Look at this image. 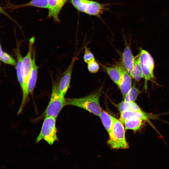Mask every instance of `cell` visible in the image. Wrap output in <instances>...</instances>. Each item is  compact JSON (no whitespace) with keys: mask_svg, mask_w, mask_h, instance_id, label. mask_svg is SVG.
Segmentation results:
<instances>
[{"mask_svg":"<svg viewBox=\"0 0 169 169\" xmlns=\"http://www.w3.org/2000/svg\"><path fill=\"white\" fill-rule=\"evenodd\" d=\"M0 13H2L4 14H5V15H6L7 16H8V17H9V16L3 10L2 7L0 6Z\"/></svg>","mask_w":169,"mask_h":169,"instance_id":"cb8c5ba5","label":"cell"},{"mask_svg":"<svg viewBox=\"0 0 169 169\" xmlns=\"http://www.w3.org/2000/svg\"><path fill=\"white\" fill-rule=\"evenodd\" d=\"M103 125L108 134L110 132L113 123V117L106 112L102 110L99 116Z\"/></svg>","mask_w":169,"mask_h":169,"instance_id":"e0dca14e","label":"cell"},{"mask_svg":"<svg viewBox=\"0 0 169 169\" xmlns=\"http://www.w3.org/2000/svg\"><path fill=\"white\" fill-rule=\"evenodd\" d=\"M116 105L120 113L128 110L137 111H142L135 102H126L123 101Z\"/></svg>","mask_w":169,"mask_h":169,"instance_id":"2e32d148","label":"cell"},{"mask_svg":"<svg viewBox=\"0 0 169 169\" xmlns=\"http://www.w3.org/2000/svg\"><path fill=\"white\" fill-rule=\"evenodd\" d=\"M34 37L31 38L29 40L28 49L26 55L22 61V71L23 84L21 88L22 91V99L19 110H22L28 99L29 93L28 91V85L29 76L30 73L33 62V45L34 42Z\"/></svg>","mask_w":169,"mask_h":169,"instance_id":"7a4b0ae2","label":"cell"},{"mask_svg":"<svg viewBox=\"0 0 169 169\" xmlns=\"http://www.w3.org/2000/svg\"><path fill=\"white\" fill-rule=\"evenodd\" d=\"M159 115H153L141 111H125L120 113L119 120L123 123L125 121L134 119H141L150 123V119H157Z\"/></svg>","mask_w":169,"mask_h":169,"instance_id":"ba28073f","label":"cell"},{"mask_svg":"<svg viewBox=\"0 0 169 169\" xmlns=\"http://www.w3.org/2000/svg\"><path fill=\"white\" fill-rule=\"evenodd\" d=\"M56 121V118L54 117H45L40 131L36 138L37 143L44 140L49 144L52 145L58 140Z\"/></svg>","mask_w":169,"mask_h":169,"instance_id":"8992f818","label":"cell"},{"mask_svg":"<svg viewBox=\"0 0 169 169\" xmlns=\"http://www.w3.org/2000/svg\"><path fill=\"white\" fill-rule=\"evenodd\" d=\"M143 121V120L141 119H134L125 120L123 123L126 130L137 131L141 127Z\"/></svg>","mask_w":169,"mask_h":169,"instance_id":"d6986e66","label":"cell"},{"mask_svg":"<svg viewBox=\"0 0 169 169\" xmlns=\"http://www.w3.org/2000/svg\"><path fill=\"white\" fill-rule=\"evenodd\" d=\"M68 0H48V18H53L55 23H59V13Z\"/></svg>","mask_w":169,"mask_h":169,"instance_id":"30bf717a","label":"cell"},{"mask_svg":"<svg viewBox=\"0 0 169 169\" xmlns=\"http://www.w3.org/2000/svg\"><path fill=\"white\" fill-rule=\"evenodd\" d=\"M140 92V91L136 87L134 84L130 90L124 97L123 101L126 102H135Z\"/></svg>","mask_w":169,"mask_h":169,"instance_id":"ffe728a7","label":"cell"},{"mask_svg":"<svg viewBox=\"0 0 169 169\" xmlns=\"http://www.w3.org/2000/svg\"><path fill=\"white\" fill-rule=\"evenodd\" d=\"M76 58L74 56L71 61L63 75L58 85L59 90L62 96L64 97L70 85L72 69Z\"/></svg>","mask_w":169,"mask_h":169,"instance_id":"9c48e42d","label":"cell"},{"mask_svg":"<svg viewBox=\"0 0 169 169\" xmlns=\"http://www.w3.org/2000/svg\"><path fill=\"white\" fill-rule=\"evenodd\" d=\"M17 57L16 70L18 81L22 88L23 85V80L22 71V61L23 57L22 56L19 50V45H18L15 50Z\"/></svg>","mask_w":169,"mask_h":169,"instance_id":"9a60e30c","label":"cell"},{"mask_svg":"<svg viewBox=\"0 0 169 169\" xmlns=\"http://www.w3.org/2000/svg\"><path fill=\"white\" fill-rule=\"evenodd\" d=\"M87 64L88 69L90 73H96L100 69L99 65L95 60Z\"/></svg>","mask_w":169,"mask_h":169,"instance_id":"603a6c76","label":"cell"},{"mask_svg":"<svg viewBox=\"0 0 169 169\" xmlns=\"http://www.w3.org/2000/svg\"><path fill=\"white\" fill-rule=\"evenodd\" d=\"M121 59V65L130 75L136 59L129 45L126 46L124 49L122 54Z\"/></svg>","mask_w":169,"mask_h":169,"instance_id":"8fae6325","label":"cell"},{"mask_svg":"<svg viewBox=\"0 0 169 169\" xmlns=\"http://www.w3.org/2000/svg\"><path fill=\"white\" fill-rule=\"evenodd\" d=\"M35 54L33 52L32 69L28 82V89L29 94H32L35 88L37 77L38 67L35 63Z\"/></svg>","mask_w":169,"mask_h":169,"instance_id":"5bb4252c","label":"cell"},{"mask_svg":"<svg viewBox=\"0 0 169 169\" xmlns=\"http://www.w3.org/2000/svg\"><path fill=\"white\" fill-rule=\"evenodd\" d=\"M3 53V51H2V48H1V45L0 44V57L1 56Z\"/></svg>","mask_w":169,"mask_h":169,"instance_id":"d4e9b609","label":"cell"},{"mask_svg":"<svg viewBox=\"0 0 169 169\" xmlns=\"http://www.w3.org/2000/svg\"><path fill=\"white\" fill-rule=\"evenodd\" d=\"M70 3L79 12L100 19L104 12L110 4L103 3L93 0H69Z\"/></svg>","mask_w":169,"mask_h":169,"instance_id":"3957f363","label":"cell"},{"mask_svg":"<svg viewBox=\"0 0 169 169\" xmlns=\"http://www.w3.org/2000/svg\"><path fill=\"white\" fill-rule=\"evenodd\" d=\"M101 65L111 80L118 86L121 77L122 66L120 65L116 66H109Z\"/></svg>","mask_w":169,"mask_h":169,"instance_id":"4fadbf2b","label":"cell"},{"mask_svg":"<svg viewBox=\"0 0 169 169\" xmlns=\"http://www.w3.org/2000/svg\"><path fill=\"white\" fill-rule=\"evenodd\" d=\"M83 59L85 62L87 64L95 60V58L93 54L86 46L84 47V53Z\"/></svg>","mask_w":169,"mask_h":169,"instance_id":"7402d4cb","label":"cell"},{"mask_svg":"<svg viewBox=\"0 0 169 169\" xmlns=\"http://www.w3.org/2000/svg\"><path fill=\"white\" fill-rule=\"evenodd\" d=\"M130 75L132 78L137 81H139L143 77L139 55L135 59L133 70Z\"/></svg>","mask_w":169,"mask_h":169,"instance_id":"ac0fdd59","label":"cell"},{"mask_svg":"<svg viewBox=\"0 0 169 169\" xmlns=\"http://www.w3.org/2000/svg\"><path fill=\"white\" fill-rule=\"evenodd\" d=\"M113 123L112 129L109 134L107 143L113 149H125L129 145L125 137V128L123 123L113 117Z\"/></svg>","mask_w":169,"mask_h":169,"instance_id":"277c9868","label":"cell"},{"mask_svg":"<svg viewBox=\"0 0 169 169\" xmlns=\"http://www.w3.org/2000/svg\"><path fill=\"white\" fill-rule=\"evenodd\" d=\"M65 105H66L65 98L61 95L58 85L54 84L53 85L50 99L44 112L45 116H51L56 118Z\"/></svg>","mask_w":169,"mask_h":169,"instance_id":"5b68a950","label":"cell"},{"mask_svg":"<svg viewBox=\"0 0 169 169\" xmlns=\"http://www.w3.org/2000/svg\"><path fill=\"white\" fill-rule=\"evenodd\" d=\"M132 78L130 74L122 66L121 77L118 86L123 97L128 93L132 86Z\"/></svg>","mask_w":169,"mask_h":169,"instance_id":"7c38bea8","label":"cell"},{"mask_svg":"<svg viewBox=\"0 0 169 169\" xmlns=\"http://www.w3.org/2000/svg\"><path fill=\"white\" fill-rule=\"evenodd\" d=\"M0 60L5 64L16 66V62L15 60L6 52H3L0 57Z\"/></svg>","mask_w":169,"mask_h":169,"instance_id":"44dd1931","label":"cell"},{"mask_svg":"<svg viewBox=\"0 0 169 169\" xmlns=\"http://www.w3.org/2000/svg\"><path fill=\"white\" fill-rule=\"evenodd\" d=\"M143 78L145 79L144 89L147 90L148 81L155 82L154 74V62L150 54L147 51L141 49L139 54Z\"/></svg>","mask_w":169,"mask_h":169,"instance_id":"52a82bcc","label":"cell"},{"mask_svg":"<svg viewBox=\"0 0 169 169\" xmlns=\"http://www.w3.org/2000/svg\"><path fill=\"white\" fill-rule=\"evenodd\" d=\"M100 91L99 90L82 98H65L66 105H73L83 108L99 117L102 111L99 102Z\"/></svg>","mask_w":169,"mask_h":169,"instance_id":"6da1fadb","label":"cell"}]
</instances>
